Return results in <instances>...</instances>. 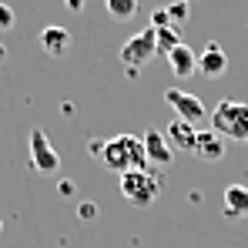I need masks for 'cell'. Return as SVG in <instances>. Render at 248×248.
<instances>
[{
	"instance_id": "cell-6",
	"label": "cell",
	"mask_w": 248,
	"mask_h": 248,
	"mask_svg": "<svg viewBox=\"0 0 248 248\" xmlns=\"http://www.w3.org/2000/svg\"><path fill=\"white\" fill-rule=\"evenodd\" d=\"M165 101L174 108V114H178L181 121H188V124H198L205 118V104H202L195 94H188V91L171 87V91H165Z\"/></svg>"
},
{
	"instance_id": "cell-12",
	"label": "cell",
	"mask_w": 248,
	"mask_h": 248,
	"mask_svg": "<svg viewBox=\"0 0 248 248\" xmlns=\"http://www.w3.org/2000/svg\"><path fill=\"white\" fill-rule=\"evenodd\" d=\"M221 208H225L228 218H245L248 215V185H228Z\"/></svg>"
},
{
	"instance_id": "cell-1",
	"label": "cell",
	"mask_w": 248,
	"mask_h": 248,
	"mask_svg": "<svg viewBox=\"0 0 248 248\" xmlns=\"http://www.w3.org/2000/svg\"><path fill=\"white\" fill-rule=\"evenodd\" d=\"M104 168H111L114 174H127V171H141L148 168V155H144V141L138 134H118L108 141L104 148Z\"/></svg>"
},
{
	"instance_id": "cell-18",
	"label": "cell",
	"mask_w": 248,
	"mask_h": 248,
	"mask_svg": "<svg viewBox=\"0 0 248 248\" xmlns=\"http://www.w3.org/2000/svg\"><path fill=\"white\" fill-rule=\"evenodd\" d=\"M104 148H108V141H104V138H91V141H87V155H91V158H97V161L104 158Z\"/></svg>"
},
{
	"instance_id": "cell-4",
	"label": "cell",
	"mask_w": 248,
	"mask_h": 248,
	"mask_svg": "<svg viewBox=\"0 0 248 248\" xmlns=\"http://www.w3.org/2000/svg\"><path fill=\"white\" fill-rule=\"evenodd\" d=\"M155 54H158V31L144 27L134 37H127V44L121 47V64H124V71H141Z\"/></svg>"
},
{
	"instance_id": "cell-19",
	"label": "cell",
	"mask_w": 248,
	"mask_h": 248,
	"mask_svg": "<svg viewBox=\"0 0 248 248\" xmlns=\"http://www.w3.org/2000/svg\"><path fill=\"white\" fill-rule=\"evenodd\" d=\"M78 215H81V221H94L97 218V205L94 202H78Z\"/></svg>"
},
{
	"instance_id": "cell-20",
	"label": "cell",
	"mask_w": 248,
	"mask_h": 248,
	"mask_svg": "<svg viewBox=\"0 0 248 248\" xmlns=\"http://www.w3.org/2000/svg\"><path fill=\"white\" fill-rule=\"evenodd\" d=\"M57 195H61V198H74V195H78V185L67 181V178H61V181H57Z\"/></svg>"
},
{
	"instance_id": "cell-11",
	"label": "cell",
	"mask_w": 248,
	"mask_h": 248,
	"mask_svg": "<svg viewBox=\"0 0 248 248\" xmlns=\"http://www.w3.org/2000/svg\"><path fill=\"white\" fill-rule=\"evenodd\" d=\"M195 155L202 161H221L225 158V138H218L215 131H198V141H195Z\"/></svg>"
},
{
	"instance_id": "cell-22",
	"label": "cell",
	"mask_w": 248,
	"mask_h": 248,
	"mask_svg": "<svg viewBox=\"0 0 248 248\" xmlns=\"http://www.w3.org/2000/svg\"><path fill=\"white\" fill-rule=\"evenodd\" d=\"M3 57H7V47H3V44H0V61H3Z\"/></svg>"
},
{
	"instance_id": "cell-3",
	"label": "cell",
	"mask_w": 248,
	"mask_h": 248,
	"mask_svg": "<svg viewBox=\"0 0 248 248\" xmlns=\"http://www.w3.org/2000/svg\"><path fill=\"white\" fill-rule=\"evenodd\" d=\"M121 195L127 205L134 208H151L158 202V195H161V181L148 171V168H141V171H127L121 174Z\"/></svg>"
},
{
	"instance_id": "cell-24",
	"label": "cell",
	"mask_w": 248,
	"mask_h": 248,
	"mask_svg": "<svg viewBox=\"0 0 248 248\" xmlns=\"http://www.w3.org/2000/svg\"><path fill=\"white\" fill-rule=\"evenodd\" d=\"M0 232H3V221H0Z\"/></svg>"
},
{
	"instance_id": "cell-7",
	"label": "cell",
	"mask_w": 248,
	"mask_h": 248,
	"mask_svg": "<svg viewBox=\"0 0 248 248\" xmlns=\"http://www.w3.org/2000/svg\"><path fill=\"white\" fill-rule=\"evenodd\" d=\"M141 141H144V155H148V161H155L158 168H168L174 161V151H171V144H168V138L161 131H144L141 134Z\"/></svg>"
},
{
	"instance_id": "cell-16",
	"label": "cell",
	"mask_w": 248,
	"mask_h": 248,
	"mask_svg": "<svg viewBox=\"0 0 248 248\" xmlns=\"http://www.w3.org/2000/svg\"><path fill=\"white\" fill-rule=\"evenodd\" d=\"M165 10H168L171 27H174V24H185V20L191 17V7H188V3H171V7H165Z\"/></svg>"
},
{
	"instance_id": "cell-10",
	"label": "cell",
	"mask_w": 248,
	"mask_h": 248,
	"mask_svg": "<svg viewBox=\"0 0 248 248\" xmlns=\"http://www.w3.org/2000/svg\"><path fill=\"white\" fill-rule=\"evenodd\" d=\"M168 67H171V74H178V78L185 81V78H191V74L198 71V54H195L188 44H181V47H174V50L168 54Z\"/></svg>"
},
{
	"instance_id": "cell-21",
	"label": "cell",
	"mask_w": 248,
	"mask_h": 248,
	"mask_svg": "<svg viewBox=\"0 0 248 248\" xmlns=\"http://www.w3.org/2000/svg\"><path fill=\"white\" fill-rule=\"evenodd\" d=\"M64 3H67L71 14H81V10H84V0H64Z\"/></svg>"
},
{
	"instance_id": "cell-14",
	"label": "cell",
	"mask_w": 248,
	"mask_h": 248,
	"mask_svg": "<svg viewBox=\"0 0 248 248\" xmlns=\"http://www.w3.org/2000/svg\"><path fill=\"white\" fill-rule=\"evenodd\" d=\"M104 3H108L111 20H118V24H127L138 14V0H104Z\"/></svg>"
},
{
	"instance_id": "cell-17",
	"label": "cell",
	"mask_w": 248,
	"mask_h": 248,
	"mask_svg": "<svg viewBox=\"0 0 248 248\" xmlns=\"http://www.w3.org/2000/svg\"><path fill=\"white\" fill-rule=\"evenodd\" d=\"M14 20H17L14 7H10V3H0V31H10V27H14Z\"/></svg>"
},
{
	"instance_id": "cell-2",
	"label": "cell",
	"mask_w": 248,
	"mask_h": 248,
	"mask_svg": "<svg viewBox=\"0 0 248 248\" xmlns=\"http://www.w3.org/2000/svg\"><path fill=\"white\" fill-rule=\"evenodd\" d=\"M211 131L218 138L248 144V104H242V101H218V108L211 111Z\"/></svg>"
},
{
	"instance_id": "cell-23",
	"label": "cell",
	"mask_w": 248,
	"mask_h": 248,
	"mask_svg": "<svg viewBox=\"0 0 248 248\" xmlns=\"http://www.w3.org/2000/svg\"><path fill=\"white\" fill-rule=\"evenodd\" d=\"M174 3H191V0H174Z\"/></svg>"
},
{
	"instance_id": "cell-8",
	"label": "cell",
	"mask_w": 248,
	"mask_h": 248,
	"mask_svg": "<svg viewBox=\"0 0 248 248\" xmlns=\"http://www.w3.org/2000/svg\"><path fill=\"white\" fill-rule=\"evenodd\" d=\"M168 144H171V151H191L195 155V141H198V127L188 121H181V118H174V121L168 124L165 131Z\"/></svg>"
},
{
	"instance_id": "cell-9",
	"label": "cell",
	"mask_w": 248,
	"mask_h": 248,
	"mask_svg": "<svg viewBox=\"0 0 248 248\" xmlns=\"http://www.w3.org/2000/svg\"><path fill=\"white\" fill-rule=\"evenodd\" d=\"M198 71H202L205 78H221V74L228 71V54L221 50V44H208L205 50H202Z\"/></svg>"
},
{
	"instance_id": "cell-5",
	"label": "cell",
	"mask_w": 248,
	"mask_h": 248,
	"mask_svg": "<svg viewBox=\"0 0 248 248\" xmlns=\"http://www.w3.org/2000/svg\"><path fill=\"white\" fill-rule=\"evenodd\" d=\"M31 165H34V171L44 174V178H54V174L61 171V155H57V148L50 144V138H47L44 127H34V131H31Z\"/></svg>"
},
{
	"instance_id": "cell-15",
	"label": "cell",
	"mask_w": 248,
	"mask_h": 248,
	"mask_svg": "<svg viewBox=\"0 0 248 248\" xmlns=\"http://www.w3.org/2000/svg\"><path fill=\"white\" fill-rule=\"evenodd\" d=\"M155 31H158V54H171V50H174V47H181V34H178V27H155Z\"/></svg>"
},
{
	"instance_id": "cell-13",
	"label": "cell",
	"mask_w": 248,
	"mask_h": 248,
	"mask_svg": "<svg viewBox=\"0 0 248 248\" xmlns=\"http://www.w3.org/2000/svg\"><path fill=\"white\" fill-rule=\"evenodd\" d=\"M41 47L50 57H64L67 47H71V34H67L64 27H44L41 31Z\"/></svg>"
}]
</instances>
